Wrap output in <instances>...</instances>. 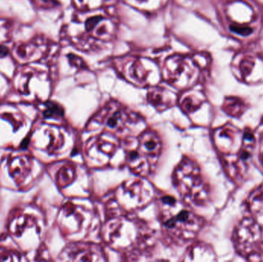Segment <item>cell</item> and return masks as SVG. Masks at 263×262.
Here are the masks:
<instances>
[{"mask_svg":"<svg viewBox=\"0 0 263 262\" xmlns=\"http://www.w3.org/2000/svg\"><path fill=\"white\" fill-rule=\"evenodd\" d=\"M213 141L229 175L235 181H242L253 159L256 143L254 134L248 129L242 132L226 125L215 130Z\"/></svg>","mask_w":263,"mask_h":262,"instance_id":"obj_1","label":"cell"},{"mask_svg":"<svg viewBox=\"0 0 263 262\" xmlns=\"http://www.w3.org/2000/svg\"><path fill=\"white\" fill-rule=\"evenodd\" d=\"M159 220L165 234L178 245L193 240L203 229L205 221L173 196L158 201Z\"/></svg>","mask_w":263,"mask_h":262,"instance_id":"obj_2","label":"cell"},{"mask_svg":"<svg viewBox=\"0 0 263 262\" xmlns=\"http://www.w3.org/2000/svg\"><path fill=\"white\" fill-rule=\"evenodd\" d=\"M173 183L189 205L201 206L208 203L210 188L198 165L189 158H182L173 173Z\"/></svg>","mask_w":263,"mask_h":262,"instance_id":"obj_3","label":"cell"},{"mask_svg":"<svg viewBox=\"0 0 263 262\" xmlns=\"http://www.w3.org/2000/svg\"><path fill=\"white\" fill-rule=\"evenodd\" d=\"M150 234L143 222L119 216L112 218L106 224L104 230L105 241L117 251L134 253L136 247H141L147 242Z\"/></svg>","mask_w":263,"mask_h":262,"instance_id":"obj_4","label":"cell"},{"mask_svg":"<svg viewBox=\"0 0 263 262\" xmlns=\"http://www.w3.org/2000/svg\"><path fill=\"white\" fill-rule=\"evenodd\" d=\"M141 118L136 113L116 102H111L95 113L89 120L88 131L103 129L117 137H126L136 130Z\"/></svg>","mask_w":263,"mask_h":262,"instance_id":"obj_5","label":"cell"},{"mask_svg":"<svg viewBox=\"0 0 263 262\" xmlns=\"http://www.w3.org/2000/svg\"><path fill=\"white\" fill-rule=\"evenodd\" d=\"M162 141L154 131L146 130L139 136L137 147L128 152L126 162L131 171L141 177L155 171L162 152Z\"/></svg>","mask_w":263,"mask_h":262,"instance_id":"obj_6","label":"cell"},{"mask_svg":"<svg viewBox=\"0 0 263 262\" xmlns=\"http://www.w3.org/2000/svg\"><path fill=\"white\" fill-rule=\"evenodd\" d=\"M263 239V229L253 218H243L233 233V245L238 255L257 261Z\"/></svg>","mask_w":263,"mask_h":262,"instance_id":"obj_7","label":"cell"},{"mask_svg":"<svg viewBox=\"0 0 263 262\" xmlns=\"http://www.w3.org/2000/svg\"><path fill=\"white\" fill-rule=\"evenodd\" d=\"M152 196L150 185L142 179L128 180L115 191V200L119 209L127 213L145 207Z\"/></svg>","mask_w":263,"mask_h":262,"instance_id":"obj_8","label":"cell"},{"mask_svg":"<svg viewBox=\"0 0 263 262\" xmlns=\"http://www.w3.org/2000/svg\"><path fill=\"white\" fill-rule=\"evenodd\" d=\"M119 146L118 138L111 132H103L88 142L86 148L88 162L93 167L106 166Z\"/></svg>","mask_w":263,"mask_h":262,"instance_id":"obj_9","label":"cell"},{"mask_svg":"<svg viewBox=\"0 0 263 262\" xmlns=\"http://www.w3.org/2000/svg\"><path fill=\"white\" fill-rule=\"evenodd\" d=\"M63 260L71 262H105L104 252L99 245L92 243H73L66 247Z\"/></svg>","mask_w":263,"mask_h":262,"instance_id":"obj_10","label":"cell"},{"mask_svg":"<svg viewBox=\"0 0 263 262\" xmlns=\"http://www.w3.org/2000/svg\"><path fill=\"white\" fill-rule=\"evenodd\" d=\"M65 216L71 218L70 227L71 232L79 233L87 225V219L88 218V212L80 206L75 205L73 203H69L64 208Z\"/></svg>","mask_w":263,"mask_h":262,"instance_id":"obj_11","label":"cell"},{"mask_svg":"<svg viewBox=\"0 0 263 262\" xmlns=\"http://www.w3.org/2000/svg\"><path fill=\"white\" fill-rule=\"evenodd\" d=\"M148 100L159 111H164L175 103V97L163 88H155L148 92Z\"/></svg>","mask_w":263,"mask_h":262,"instance_id":"obj_12","label":"cell"},{"mask_svg":"<svg viewBox=\"0 0 263 262\" xmlns=\"http://www.w3.org/2000/svg\"><path fill=\"white\" fill-rule=\"evenodd\" d=\"M183 260L212 262L216 260V255L209 245L205 243L199 242L189 248L186 252V259Z\"/></svg>","mask_w":263,"mask_h":262,"instance_id":"obj_13","label":"cell"},{"mask_svg":"<svg viewBox=\"0 0 263 262\" xmlns=\"http://www.w3.org/2000/svg\"><path fill=\"white\" fill-rule=\"evenodd\" d=\"M246 205L253 215H263V185L256 188L249 195Z\"/></svg>","mask_w":263,"mask_h":262,"instance_id":"obj_14","label":"cell"},{"mask_svg":"<svg viewBox=\"0 0 263 262\" xmlns=\"http://www.w3.org/2000/svg\"><path fill=\"white\" fill-rule=\"evenodd\" d=\"M246 109L245 102L235 97L226 98L223 105V111L230 116L234 118L242 116V114L246 112Z\"/></svg>","mask_w":263,"mask_h":262,"instance_id":"obj_15","label":"cell"},{"mask_svg":"<svg viewBox=\"0 0 263 262\" xmlns=\"http://www.w3.org/2000/svg\"><path fill=\"white\" fill-rule=\"evenodd\" d=\"M76 178V169L72 165L64 166L58 174V181L62 187L67 186Z\"/></svg>","mask_w":263,"mask_h":262,"instance_id":"obj_16","label":"cell"},{"mask_svg":"<svg viewBox=\"0 0 263 262\" xmlns=\"http://www.w3.org/2000/svg\"><path fill=\"white\" fill-rule=\"evenodd\" d=\"M203 101L194 95H186L180 102V107L186 114L194 113L201 106Z\"/></svg>","mask_w":263,"mask_h":262,"instance_id":"obj_17","label":"cell"},{"mask_svg":"<svg viewBox=\"0 0 263 262\" xmlns=\"http://www.w3.org/2000/svg\"><path fill=\"white\" fill-rule=\"evenodd\" d=\"M230 29L233 32L241 35H249L253 32L252 29L248 27H243V26L233 25L230 27Z\"/></svg>","mask_w":263,"mask_h":262,"instance_id":"obj_18","label":"cell"},{"mask_svg":"<svg viewBox=\"0 0 263 262\" xmlns=\"http://www.w3.org/2000/svg\"><path fill=\"white\" fill-rule=\"evenodd\" d=\"M45 114H46L47 116H62V109L58 107L57 105L50 103V104H49V106H48L47 110H46Z\"/></svg>","mask_w":263,"mask_h":262,"instance_id":"obj_19","label":"cell"},{"mask_svg":"<svg viewBox=\"0 0 263 262\" xmlns=\"http://www.w3.org/2000/svg\"><path fill=\"white\" fill-rule=\"evenodd\" d=\"M259 161L261 164L262 168L263 169V144L260 146V154H259Z\"/></svg>","mask_w":263,"mask_h":262,"instance_id":"obj_20","label":"cell"}]
</instances>
